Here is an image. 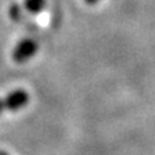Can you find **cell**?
Returning a JSON list of instances; mask_svg holds the SVG:
<instances>
[{
  "mask_svg": "<svg viewBox=\"0 0 155 155\" xmlns=\"http://www.w3.org/2000/svg\"><path fill=\"white\" fill-rule=\"evenodd\" d=\"M29 101H30V95L23 88L11 91L5 97L0 98V114L3 112H16V110L23 109L29 104Z\"/></svg>",
  "mask_w": 155,
  "mask_h": 155,
  "instance_id": "6da1fadb",
  "label": "cell"
},
{
  "mask_svg": "<svg viewBox=\"0 0 155 155\" xmlns=\"http://www.w3.org/2000/svg\"><path fill=\"white\" fill-rule=\"evenodd\" d=\"M38 48V41L34 37H26L21 40L16 46L12 51V60L18 64H23V63L29 61L35 53H37Z\"/></svg>",
  "mask_w": 155,
  "mask_h": 155,
  "instance_id": "7a4b0ae2",
  "label": "cell"
},
{
  "mask_svg": "<svg viewBox=\"0 0 155 155\" xmlns=\"http://www.w3.org/2000/svg\"><path fill=\"white\" fill-rule=\"evenodd\" d=\"M0 155H10V154L5 153V151H3V150H0Z\"/></svg>",
  "mask_w": 155,
  "mask_h": 155,
  "instance_id": "5b68a950",
  "label": "cell"
},
{
  "mask_svg": "<svg viewBox=\"0 0 155 155\" xmlns=\"http://www.w3.org/2000/svg\"><path fill=\"white\" fill-rule=\"evenodd\" d=\"M98 2L99 0H84V3L86 4H88V5H95Z\"/></svg>",
  "mask_w": 155,
  "mask_h": 155,
  "instance_id": "277c9868",
  "label": "cell"
},
{
  "mask_svg": "<svg viewBox=\"0 0 155 155\" xmlns=\"http://www.w3.org/2000/svg\"><path fill=\"white\" fill-rule=\"evenodd\" d=\"M23 2H25V8L30 14H34V15L40 14L46 5V0H23Z\"/></svg>",
  "mask_w": 155,
  "mask_h": 155,
  "instance_id": "3957f363",
  "label": "cell"
}]
</instances>
